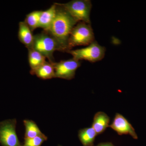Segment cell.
<instances>
[{"label":"cell","mask_w":146,"mask_h":146,"mask_svg":"<svg viewBox=\"0 0 146 146\" xmlns=\"http://www.w3.org/2000/svg\"><path fill=\"white\" fill-rule=\"evenodd\" d=\"M98 134L91 127L85 128L78 131V136L83 146H94V142Z\"/></svg>","instance_id":"cell-13"},{"label":"cell","mask_w":146,"mask_h":146,"mask_svg":"<svg viewBox=\"0 0 146 146\" xmlns=\"http://www.w3.org/2000/svg\"><path fill=\"white\" fill-rule=\"evenodd\" d=\"M81 62L72 58L53 63L55 78L71 80L75 78L76 71L81 65Z\"/></svg>","instance_id":"cell-7"},{"label":"cell","mask_w":146,"mask_h":146,"mask_svg":"<svg viewBox=\"0 0 146 146\" xmlns=\"http://www.w3.org/2000/svg\"><path fill=\"white\" fill-rule=\"evenodd\" d=\"M77 21L91 24L90 13L92 4L90 0H73L65 3H59Z\"/></svg>","instance_id":"cell-4"},{"label":"cell","mask_w":146,"mask_h":146,"mask_svg":"<svg viewBox=\"0 0 146 146\" xmlns=\"http://www.w3.org/2000/svg\"><path fill=\"white\" fill-rule=\"evenodd\" d=\"M96 146H115L112 143L110 142H106V143H102L99 144Z\"/></svg>","instance_id":"cell-18"},{"label":"cell","mask_w":146,"mask_h":146,"mask_svg":"<svg viewBox=\"0 0 146 146\" xmlns=\"http://www.w3.org/2000/svg\"><path fill=\"white\" fill-rule=\"evenodd\" d=\"M17 120L7 119L0 122V144L2 146H23L16 133Z\"/></svg>","instance_id":"cell-6"},{"label":"cell","mask_w":146,"mask_h":146,"mask_svg":"<svg viewBox=\"0 0 146 146\" xmlns=\"http://www.w3.org/2000/svg\"><path fill=\"white\" fill-rule=\"evenodd\" d=\"M109 127L115 131L119 135H129L134 139L138 138L134 128L123 116L116 113L112 123Z\"/></svg>","instance_id":"cell-8"},{"label":"cell","mask_w":146,"mask_h":146,"mask_svg":"<svg viewBox=\"0 0 146 146\" xmlns=\"http://www.w3.org/2000/svg\"><path fill=\"white\" fill-rule=\"evenodd\" d=\"M24 139L25 141L23 146H41L44 142L47 141L48 138L44 135L33 138Z\"/></svg>","instance_id":"cell-17"},{"label":"cell","mask_w":146,"mask_h":146,"mask_svg":"<svg viewBox=\"0 0 146 146\" xmlns=\"http://www.w3.org/2000/svg\"><path fill=\"white\" fill-rule=\"evenodd\" d=\"M34 36L32 31L25 21L19 23L18 37L19 41L28 49L32 48L34 41Z\"/></svg>","instance_id":"cell-9"},{"label":"cell","mask_w":146,"mask_h":146,"mask_svg":"<svg viewBox=\"0 0 146 146\" xmlns=\"http://www.w3.org/2000/svg\"><path fill=\"white\" fill-rule=\"evenodd\" d=\"M32 48L48 58L51 63L54 62V52L56 50L60 51L56 40L45 31L34 35Z\"/></svg>","instance_id":"cell-3"},{"label":"cell","mask_w":146,"mask_h":146,"mask_svg":"<svg viewBox=\"0 0 146 146\" xmlns=\"http://www.w3.org/2000/svg\"><path fill=\"white\" fill-rule=\"evenodd\" d=\"M28 60L31 70H34L46 62V58L32 48L28 49Z\"/></svg>","instance_id":"cell-14"},{"label":"cell","mask_w":146,"mask_h":146,"mask_svg":"<svg viewBox=\"0 0 146 146\" xmlns=\"http://www.w3.org/2000/svg\"><path fill=\"white\" fill-rule=\"evenodd\" d=\"M23 123L25 130V138H33L45 135L39 129L36 123L33 120H24Z\"/></svg>","instance_id":"cell-15"},{"label":"cell","mask_w":146,"mask_h":146,"mask_svg":"<svg viewBox=\"0 0 146 146\" xmlns=\"http://www.w3.org/2000/svg\"></svg>","instance_id":"cell-19"},{"label":"cell","mask_w":146,"mask_h":146,"mask_svg":"<svg viewBox=\"0 0 146 146\" xmlns=\"http://www.w3.org/2000/svg\"><path fill=\"white\" fill-rule=\"evenodd\" d=\"M106 49L94 41L87 47L78 49L70 50L68 53L76 60H86L92 63L101 60L104 57Z\"/></svg>","instance_id":"cell-5"},{"label":"cell","mask_w":146,"mask_h":146,"mask_svg":"<svg viewBox=\"0 0 146 146\" xmlns=\"http://www.w3.org/2000/svg\"><path fill=\"white\" fill-rule=\"evenodd\" d=\"M42 11H35L27 15L25 22L32 31L39 28V20Z\"/></svg>","instance_id":"cell-16"},{"label":"cell","mask_w":146,"mask_h":146,"mask_svg":"<svg viewBox=\"0 0 146 146\" xmlns=\"http://www.w3.org/2000/svg\"><path fill=\"white\" fill-rule=\"evenodd\" d=\"M110 118L108 115L103 112H97L94 115L92 127L97 134L103 133L109 126Z\"/></svg>","instance_id":"cell-11"},{"label":"cell","mask_w":146,"mask_h":146,"mask_svg":"<svg viewBox=\"0 0 146 146\" xmlns=\"http://www.w3.org/2000/svg\"><path fill=\"white\" fill-rule=\"evenodd\" d=\"M53 63L46 61L35 70L30 71L31 74L36 75L37 77L42 80L54 78L55 76Z\"/></svg>","instance_id":"cell-12"},{"label":"cell","mask_w":146,"mask_h":146,"mask_svg":"<svg viewBox=\"0 0 146 146\" xmlns=\"http://www.w3.org/2000/svg\"><path fill=\"white\" fill-rule=\"evenodd\" d=\"M56 12V5L55 3L49 8L44 11H42L40 16L39 28L44 29L47 32L52 23Z\"/></svg>","instance_id":"cell-10"},{"label":"cell","mask_w":146,"mask_h":146,"mask_svg":"<svg viewBox=\"0 0 146 146\" xmlns=\"http://www.w3.org/2000/svg\"><path fill=\"white\" fill-rule=\"evenodd\" d=\"M55 3L56 5L55 18L47 33L56 40L60 51L68 52L70 50L68 45L70 34L78 22L59 3Z\"/></svg>","instance_id":"cell-1"},{"label":"cell","mask_w":146,"mask_h":146,"mask_svg":"<svg viewBox=\"0 0 146 146\" xmlns=\"http://www.w3.org/2000/svg\"><path fill=\"white\" fill-rule=\"evenodd\" d=\"M95 41V36L91 24L80 22L74 27L68 41L70 50L77 46H88Z\"/></svg>","instance_id":"cell-2"}]
</instances>
